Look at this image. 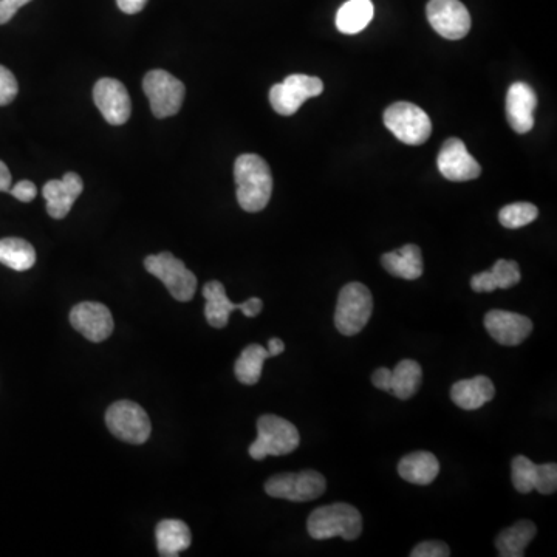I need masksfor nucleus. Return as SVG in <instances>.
<instances>
[{"label":"nucleus","mask_w":557,"mask_h":557,"mask_svg":"<svg viewBox=\"0 0 557 557\" xmlns=\"http://www.w3.org/2000/svg\"><path fill=\"white\" fill-rule=\"evenodd\" d=\"M237 185V202L247 212L267 208L273 194V175L270 166L260 155H240L234 165Z\"/></svg>","instance_id":"obj_1"},{"label":"nucleus","mask_w":557,"mask_h":557,"mask_svg":"<svg viewBox=\"0 0 557 557\" xmlns=\"http://www.w3.org/2000/svg\"><path fill=\"white\" fill-rule=\"evenodd\" d=\"M311 539L327 540L342 537L355 540L363 533V516L349 503H333L313 511L307 520Z\"/></svg>","instance_id":"obj_2"},{"label":"nucleus","mask_w":557,"mask_h":557,"mask_svg":"<svg viewBox=\"0 0 557 557\" xmlns=\"http://www.w3.org/2000/svg\"><path fill=\"white\" fill-rule=\"evenodd\" d=\"M301 443L298 429L285 418L264 415L257 421V438L250 446L254 460H264L268 455L281 457L296 451Z\"/></svg>","instance_id":"obj_3"},{"label":"nucleus","mask_w":557,"mask_h":557,"mask_svg":"<svg viewBox=\"0 0 557 557\" xmlns=\"http://www.w3.org/2000/svg\"><path fill=\"white\" fill-rule=\"evenodd\" d=\"M373 313V296L369 288L350 282L339 291L335 325L341 335L355 336L366 327Z\"/></svg>","instance_id":"obj_4"},{"label":"nucleus","mask_w":557,"mask_h":557,"mask_svg":"<svg viewBox=\"0 0 557 557\" xmlns=\"http://www.w3.org/2000/svg\"><path fill=\"white\" fill-rule=\"evenodd\" d=\"M384 124L401 143L411 146H420L431 137L432 123L428 113L407 101L387 107Z\"/></svg>","instance_id":"obj_5"},{"label":"nucleus","mask_w":557,"mask_h":557,"mask_svg":"<svg viewBox=\"0 0 557 557\" xmlns=\"http://www.w3.org/2000/svg\"><path fill=\"white\" fill-rule=\"evenodd\" d=\"M144 267L166 285L172 298L178 302H189L194 298L197 277L174 254L163 251L155 256H147Z\"/></svg>","instance_id":"obj_6"},{"label":"nucleus","mask_w":557,"mask_h":557,"mask_svg":"<svg viewBox=\"0 0 557 557\" xmlns=\"http://www.w3.org/2000/svg\"><path fill=\"white\" fill-rule=\"evenodd\" d=\"M325 489L327 482L324 475L313 469L277 474L265 483V493L268 496L290 502H311L321 497Z\"/></svg>","instance_id":"obj_7"},{"label":"nucleus","mask_w":557,"mask_h":557,"mask_svg":"<svg viewBox=\"0 0 557 557\" xmlns=\"http://www.w3.org/2000/svg\"><path fill=\"white\" fill-rule=\"evenodd\" d=\"M109 431L130 445H143L152 432L151 420L140 404L121 400L113 403L106 412Z\"/></svg>","instance_id":"obj_8"},{"label":"nucleus","mask_w":557,"mask_h":557,"mask_svg":"<svg viewBox=\"0 0 557 557\" xmlns=\"http://www.w3.org/2000/svg\"><path fill=\"white\" fill-rule=\"evenodd\" d=\"M143 90L151 103L155 117H174L185 101V84L166 70H152L143 79Z\"/></svg>","instance_id":"obj_9"},{"label":"nucleus","mask_w":557,"mask_h":557,"mask_svg":"<svg viewBox=\"0 0 557 557\" xmlns=\"http://www.w3.org/2000/svg\"><path fill=\"white\" fill-rule=\"evenodd\" d=\"M324 92V83L316 76L290 75L284 83L274 84L270 90L271 107L279 115L290 117L310 98Z\"/></svg>","instance_id":"obj_10"},{"label":"nucleus","mask_w":557,"mask_h":557,"mask_svg":"<svg viewBox=\"0 0 557 557\" xmlns=\"http://www.w3.org/2000/svg\"><path fill=\"white\" fill-rule=\"evenodd\" d=\"M203 298L206 299V321L214 329L226 327L231 311L240 310L247 318H256L264 308V302L259 298H251L242 302V304H234V302L229 301L225 287L219 281L208 282L203 287Z\"/></svg>","instance_id":"obj_11"},{"label":"nucleus","mask_w":557,"mask_h":557,"mask_svg":"<svg viewBox=\"0 0 557 557\" xmlns=\"http://www.w3.org/2000/svg\"><path fill=\"white\" fill-rule=\"evenodd\" d=\"M426 14L432 28L449 41L463 39L471 30V16L460 0H431Z\"/></svg>","instance_id":"obj_12"},{"label":"nucleus","mask_w":557,"mask_h":557,"mask_svg":"<svg viewBox=\"0 0 557 557\" xmlns=\"http://www.w3.org/2000/svg\"><path fill=\"white\" fill-rule=\"evenodd\" d=\"M511 480L514 488L520 494H530L531 491H539L544 496L556 493L557 489V466L556 463H545L536 465L525 455H517L511 463Z\"/></svg>","instance_id":"obj_13"},{"label":"nucleus","mask_w":557,"mask_h":557,"mask_svg":"<svg viewBox=\"0 0 557 557\" xmlns=\"http://www.w3.org/2000/svg\"><path fill=\"white\" fill-rule=\"evenodd\" d=\"M438 171L451 182H469L479 178V161L475 160L460 138H449L437 158Z\"/></svg>","instance_id":"obj_14"},{"label":"nucleus","mask_w":557,"mask_h":557,"mask_svg":"<svg viewBox=\"0 0 557 557\" xmlns=\"http://www.w3.org/2000/svg\"><path fill=\"white\" fill-rule=\"evenodd\" d=\"M93 100L104 120L112 126H121L129 121L132 103L126 87L118 79H100L93 87Z\"/></svg>","instance_id":"obj_15"},{"label":"nucleus","mask_w":557,"mask_h":557,"mask_svg":"<svg viewBox=\"0 0 557 557\" xmlns=\"http://www.w3.org/2000/svg\"><path fill=\"white\" fill-rule=\"evenodd\" d=\"M70 324L76 332L92 342H103L112 335L113 318L109 308L100 302H81L70 311Z\"/></svg>","instance_id":"obj_16"},{"label":"nucleus","mask_w":557,"mask_h":557,"mask_svg":"<svg viewBox=\"0 0 557 557\" xmlns=\"http://www.w3.org/2000/svg\"><path fill=\"white\" fill-rule=\"evenodd\" d=\"M485 329L502 346H520L533 332V322L513 311L491 310L485 316Z\"/></svg>","instance_id":"obj_17"},{"label":"nucleus","mask_w":557,"mask_h":557,"mask_svg":"<svg viewBox=\"0 0 557 557\" xmlns=\"http://www.w3.org/2000/svg\"><path fill=\"white\" fill-rule=\"evenodd\" d=\"M84 183L75 172H67L61 180H50L42 188V195L47 200L48 216L61 220L69 216L70 209L75 205Z\"/></svg>","instance_id":"obj_18"},{"label":"nucleus","mask_w":557,"mask_h":557,"mask_svg":"<svg viewBox=\"0 0 557 557\" xmlns=\"http://www.w3.org/2000/svg\"><path fill=\"white\" fill-rule=\"evenodd\" d=\"M537 95L527 83H514L506 95V118L517 134H528L534 127Z\"/></svg>","instance_id":"obj_19"},{"label":"nucleus","mask_w":557,"mask_h":557,"mask_svg":"<svg viewBox=\"0 0 557 557\" xmlns=\"http://www.w3.org/2000/svg\"><path fill=\"white\" fill-rule=\"evenodd\" d=\"M496 387L488 376H475L471 380L457 381L451 387V400L463 411H477L493 400Z\"/></svg>","instance_id":"obj_20"},{"label":"nucleus","mask_w":557,"mask_h":557,"mask_svg":"<svg viewBox=\"0 0 557 557\" xmlns=\"http://www.w3.org/2000/svg\"><path fill=\"white\" fill-rule=\"evenodd\" d=\"M381 264L384 270L392 276L400 277L404 281H415L423 274V254L417 245H404L400 250L383 254Z\"/></svg>","instance_id":"obj_21"},{"label":"nucleus","mask_w":557,"mask_h":557,"mask_svg":"<svg viewBox=\"0 0 557 557\" xmlns=\"http://www.w3.org/2000/svg\"><path fill=\"white\" fill-rule=\"evenodd\" d=\"M438 472H440L438 458L426 451L407 454L406 457L401 458L400 465H398V474L406 482L414 483V485H431L437 479Z\"/></svg>","instance_id":"obj_22"},{"label":"nucleus","mask_w":557,"mask_h":557,"mask_svg":"<svg viewBox=\"0 0 557 557\" xmlns=\"http://www.w3.org/2000/svg\"><path fill=\"white\" fill-rule=\"evenodd\" d=\"M157 548L160 556L175 557L191 547L192 537L183 520H161L155 528Z\"/></svg>","instance_id":"obj_23"},{"label":"nucleus","mask_w":557,"mask_h":557,"mask_svg":"<svg viewBox=\"0 0 557 557\" xmlns=\"http://www.w3.org/2000/svg\"><path fill=\"white\" fill-rule=\"evenodd\" d=\"M536 533V525L531 520H520V522L514 523L513 527L506 528L497 536L496 547L499 550V556H525V550Z\"/></svg>","instance_id":"obj_24"},{"label":"nucleus","mask_w":557,"mask_h":557,"mask_svg":"<svg viewBox=\"0 0 557 557\" xmlns=\"http://www.w3.org/2000/svg\"><path fill=\"white\" fill-rule=\"evenodd\" d=\"M423 381V370L420 364L412 359H403L390 370L389 393L395 395L398 400H409L414 397L420 389Z\"/></svg>","instance_id":"obj_25"},{"label":"nucleus","mask_w":557,"mask_h":557,"mask_svg":"<svg viewBox=\"0 0 557 557\" xmlns=\"http://www.w3.org/2000/svg\"><path fill=\"white\" fill-rule=\"evenodd\" d=\"M373 13L372 0H349L336 14V27L344 35H356L370 24Z\"/></svg>","instance_id":"obj_26"},{"label":"nucleus","mask_w":557,"mask_h":557,"mask_svg":"<svg viewBox=\"0 0 557 557\" xmlns=\"http://www.w3.org/2000/svg\"><path fill=\"white\" fill-rule=\"evenodd\" d=\"M0 264L14 271H27L36 264V251L27 240L8 237L0 240Z\"/></svg>","instance_id":"obj_27"},{"label":"nucleus","mask_w":557,"mask_h":557,"mask_svg":"<svg viewBox=\"0 0 557 557\" xmlns=\"http://www.w3.org/2000/svg\"><path fill=\"white\" fill-rule=\"evenodd\" d=\"M271 358L270 352L259 344H251L247 349L240 353L239 359L234 366L237 380L247 386H254L259 383L265 361Z\"/></svg>","instance_id":"obj_28"},{"label":"nucleus","mask_w":557,"mask_h":557,"mask_svg":"<svg viewBox=\"0 0 557 557\" xmlns=\"http://www.w3.org/2000/svg\"><path fill=\"white\" fill-rule=\"evenodd\" d=\"M539 217V209L533 203H511L500 209L499 222L508 229H519L530 225Z\"/></svg>","instance_id":"obj_29"},{"label":"nucleus","mask_w":557,"mask_h":557,"mask_svg":"<svg viewBox=\"0 0 557 557\" xmlns=\"http://www.w3.org/2000/svg\"><path fill=\"white\" fill-rule=\"evenodd\" d=\"M489 273L493 276L496 288H502V290L513 288L514 285L519 284L520 277H522L519 265L514 260H497L494 267L489 270Z\"/></svg>","instance_id":"obj_30"},{"label":"nucleus","mask_w":557,"mask_h":557,"mask_svg":"<svg viewBox=\"0 0 557 557\" xmlns=\"http://www.w3.org/2000/svg\"><path fill=\"white\" fill-rule=\"evenodd\" d=\"M19 93L18 79L7 67L0 65V106H8Z\"/></svg>","instance_id":"obj_31"},{"label":"nucleus","mask_w":557,"mask_h":557,"mask_svg":"<svg viewBox=\"0 0 557 557\" xmlns=\"http://www.w3.org/2000/svg\"><path fill=\"white\" fill-rule=\"evenodd\" d=\"M412 557H448L451 550L445 542L440 540H426L412 550Z\"/></svg>","instance_id":"obj_32"},{"label":"nucleus","mask_w":557,"mask_h":557,"mask_svg":"<svg viewBox=\"0 0 557 557\" xmlns=\"http://www.w3.org/2000/svg\"><path fill=\"white\" fill-rule=\"evenodd\" d=\"M11 195L14 199H18L19 202L30 203L36 199L38 195V188H36L35 183L28 182V180H22V182L16 183V185L10 188Z\"/></svg>","instance_id":"obj_33"},{"label":"nucleus","mask_w":557,"mask_h":557,"mask_svg":"<svg viewBox=\"0 0 557 557\" xmlns=\"http://www.w3.org/2000/svg\"><path fill=\"white\" fill-rule=\"evenodd\" d=\"M31 0H0V25L8 24Z\"/></svg>","instance_id":"obj_34"},{"label":"nucleus","mask_w":557,"mask_h":557,"mask_svg":"<svg viewBox=\"0 0 557 557\" xmlns=\"http://www.w3.org/2000/svg\"><path fill=\"white\" fill-rule=\"evenodd\" d=\"M471 288L475 293H493L494 290H497L489 271H482V273L472 276Z\"/></svg>","instance_id":"obj_35"},{"label":"nucleus","mask_w":557,"mask_h":557,"mask_svg":"<svg viewBox=\"0 0 557 557\" xmlns=\"http://www.w3.org/2000/svg\"><path fill=\"white\" fill-rule=\"evenodd\" d=\"M372 383L376 389L384 390V392H389L390 387V369L387 367H380L376 369L372 375Z\"/></svg>","instance_id":"obj_36"},{"label":"nucleus","mask_w":557,"mask_h":557,"mask_svg":"<svg viewBox=\"0 0 557 557\" xmlns=\"http://www.w3.org/2000/svg\"><path fill=\"white\" fill-rule=\"evenodd\" d=\"M149 0H117L118 7L123 13L137 14L146 7Z\"/></svg>","instance_id":"obj_37"},{"label":"nucleus","mask_w":557,"mask_h":557,"mask_svg":"<svg viewBox=\"0 0 557 557\" xmlns=\"http://www.w3.org/2000/svg\"><path fill=\"white\" fill-rule=\"evenodd\" d=\"M11 188V172L4 161H0V192H8Z\"/></svg>","instance_id":"obj_38"},{"label":"nucleus","mask_w":557,"mask_h":557,"mask_svg":"<svg viewBox=\"0 0 557 557\" xmlns=\"http://www.w3.org/2000/svg\"><path fill=\"white\" fill-rule=\"evenodd\" d=\"M285 344L279 338L270 339L268 342V352H270V356H279L281 353H284Z\"/></svg>","instance_id":"obj_39"}]
</instances>
